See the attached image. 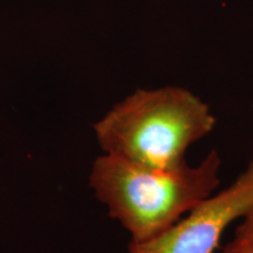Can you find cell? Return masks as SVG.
Returning a JSON list of instances; mask_svg holds the SVG:
<instances>
[{
  "instance_id": "obj_1",
  "label": "cell",
  "mask_w": 253,
  "mask_h": 253,
  "mask_svg": "<svg viewBox=\"0 0 253 253\" xmlns=\"http://www.w3.org/2000/svg\"><path fill=\"white\" fill-rule=\"evenodd\" d=\"M217 150L198 166L156 169L102 154L91 163L89 185L134 242H144L172 226L220 184Z\"/></svg>"
},
{
  "instance_id": "obj_2",
  "label": "cell",
  "mask_w": 253,
  "mask_h": 253,
  "mask_svg": "<svg viewBox=\"0 0 253 253\" xmlns=\"http://www.w3.org/2000/svg\"><path fill=\"white\" fill-rule=\"evenodd\" d=\"M207 103L181 87L138 89L94 123L104 154L156 169L185 167L189 147L213 130Z\"/></svg>"
},
{
  "instance_id": "obj_3",
  "label": "cell",
  "mask_w": 253,
  "mask_h": 253,
  "mask_svg": "<svg viewBox=\"0 0 253 253\" xmlns=\"http://www.w3.org/2000/svg\"><path fill=\"white\" fill-rule=\"evenodd\" d=\"M252 208L253 157L230 186L205 198L160 235L130 240L128 253H214L227 227Z\"/></svg>"
},
{
  "instance_id": "obj_4",
  "label": "cell",
  "mask_w": 253,
  "mask_h": 253,
  "mask_svg": "<svg viewBox=\"0 0 253 253\" xmlns=\"http://www.w3.org/2000/svg\"><path fill=\"white\" fill-rule=\"evenodd\" d=\"M233 239L240 240V242L253 243V208L243 218V221L237 227Z\"/></svg>"
},
{
  "instance_id": "obj_5",
  "label": "cell",
  "mask_w": 253,
  "mask_h": 253,
  "mask_svg": "<svg viewBox=\"0 0 253 253\" xmlns=\"http://www.w3.org/2000/svg\"><path fill=\"white\" fill-rule=\"evenodd\" d=\"M221 253H253V243L233 239L223 249Z\"/></svg>"
}]
</instances>
